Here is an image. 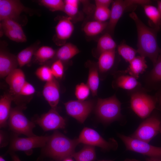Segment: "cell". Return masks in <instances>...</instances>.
Listing matches in <instances>:
<instances>
[{
  "label": "cell",
  "instance_id": "obj_44",
  "mask_svg": "<svg viewBox=\"0 0 161 161\" xmlns=\"http://www.w3.org/2000/svg\"><path fill=\"white\" fill-rule=\"evenodd\" d=\"M157 8L160 12L161 16V0H158L157 1Z\"/></svg>",
  "mask_w": 161,
  "mask_h": 161
},
{
  "label": "cell",
  "instance_id": "obj_10",
  "mask_svg": "<svg viewBox=\"0 0 161 161\" xmlns=\"http://www.w3.org/2000/svg\"><path fill=\"white\" fill-rule=\"evenodd\" d=\"M67 114L81 123H83L94 106L92 101L71 100L64 104Z\"/></svg>",
  "mask_w": 161,
  "mask_h": 161
},
{
  "label": "cell",
  "instance_id": "obj_40",
  "mask_svg": "<svg viewBox=\"0 0 161 161\" xmlns=\"http://www.w3.org/2000/svg\"><path fill=\"white\" fill-rule=\"evenodd\" d=\"M113 1L111 0H95V6H100L109 7Z\"/></svg>",
  "mask_w": 161,
  "mask_h": 161
},
{
  "label": "cell",
  "instance_id": "obj_11",
  "mask_svg": "<svg viewBox=\"0 0 161 161\" xmlns=\"http://www.w3.org/2000/svg\"><path fill=\"white\" fill-rule=\"evenodd\" d=\"M34 122L45 131L64 129L66 126L65 120L55 109L51 108L47 113L37 118Z\"/></svg>",
  "mask_w": 161,
  "mask_h": 161
},
{
  "label": "cell",
  "instance_id": "obj_28",
  "mask_svg": "<svg viewBox=\"0 0 161 161\" xmlns=\"http://www.w3.org/2000/svg\"><path fill=\"white\" fill-rule=\"evenodd\" d=\"M37 46L33 45L23 49L16 57L18 65L21 67L29 63L36 51Z\"/></svg>",
  "mask_w": 161,
  "mask_h": 161
},
{
  "label": "cell",
  "instance_id": "obj_13",
  "mask_svg": "<svg viewBox=\"0 0 161 161\" xmlns=\"http://www.w3.org/2000/svg\"><path fill=\"white\" fill-rule=\"evenodd\" d=\"M72 18L63 16L58 21L55 27V41L56 43L62 46L70 38L74 30Z\"/></svg>",
  "mask_w": 161,
  "mask_h": 161
},
{
  "label": "cell",
  "instance_id": "obj_46",
  "mask_svg": "<svg viewBox=\"0 0 161 161\" xmlns=\"http://www.w3.org/2000/svg\"><path fill=\"white\" fill-rule=\"evenodd\" d=\"M124 161H140L139 160H136L135 159H128Z\"/></svg>",
  "mask_w": 161,
  "mask_h": 161
},
{
  "label": "cell",
  "instance_id": "obj_25",
  "mask_svg": "<svg viewBox=\"0 0 161 161\" xmlns=\"http://www.w3.org/2000/svg\"><path fill=\"white\" fill-rule=\"evenodd\" d=\"M116 46V44L111 34L106 32L98 39L97 49L100 54L105 52L114 50Z\"/></svg>",
  "mask_w": 161,
  "mask_h": 161
},
{
  "label": "cell",
  "instance_id": "obj_26",
  "mask_svg": "<svg viewBox=\"0 0 161 161\" xmlns=\"http://www.w3.org/2000/svg\"><path fill=\"white\" fill-rule=\"evenodd\" d=\"M72 157L76 161H93L96 158L95 148L86 145L78 152H75Z\"/></svg>",
  "mask_w": 161,
  "mask_h": 161
},
{
  "label": "cell",
  "instance_id": "obj_39",
  "mask_svg": "<svg viewBox=\"0 0 161 161\" xmlns=\"http://www.w3.org/2000/svg\"><path fill=\"white\" fill-rule=\"evenodd\" d=\"M35 92V88L33 86L26 81L20 90L19 95L29 96L33 94Z\"/></svg>",
  "mask_w": 161,
  "mask_h": 161
},
{
  "label": "cell",
  "instance_id": "obj_22",
  "mask_svg": "<svg viewBox=\"0 0 161 161\" xmlns=\"http://www.w3.org/2000/svg\"><path fill=\"white\" fill-rule=\"evenodd\" d=\"M115 58V50L103 52L100 54L97 64L99 70L105 72L113 66Z\"/></svg>",
  "mask_w": 161,
  "mask_h": 161
},
{
  "label": "cell",
  "instance_id": "obj_15",
  "mask_svg": "<svg viewBox=\"0 0 161 161\" xmlns=\"http://www.w3.org/2000/svg\"><path fill=\"white\" fill-rule=\"evenodd\" d=\"M2 28L5 35L10 40L17 42L27 41L26 36L21 25L15 20H5L2 23Z\"/></svg>",
  "mask_w": 161,
  "mask_h": 161
},
{
  "label": "cell",
  "instance_id": "obj_33",
  "mask_svg": "<svg viewBox=\"0 0 161 161\" xmlns=\"http://www.w3.org/2000/svg\"><path fill=\"white\" fill-rule=\"evenodd\" d=\"M151 81L156 83L161 81V54L157 58V60L154 65V67L151 71L149 75Z\"/></svg>",
  "mask_w": 161,
  "mask_h": 161
},
{
  "label": "cell",
  "instance_id": "obj_37",
  "mask_svg": "<svg viewBox=\"0 0 161 161\" xmlns=\"http://www.w3.org/2000/svg\"><path fill=\"white\" fill-rule=\"evenodd\" d=\"M90 91V90L87 84L82 83L76 86L75 95L78 100L84 101L89 96Z\"/></svg>",
  "mask_w": 161,
  "mask_h": 161
},
{
  "label": "cell",
  "instance_id": "obj_27",
  "mask_svg": "<svg viewBox=\"0 0 161 161\" xmlns=\"http://www.w3.org/2000/svg\"><path fill=\"white\" fill-rule=\"evenodd\" d=\"M137 79L130 75H122L118 77L116 80L117 86L125 89H133L139 84Z\"/></svg>",
  "mask_w": 161,
  "mask_h": 161
},
{
  "label": "cell",
  "instance_id": "obj_41",
  "mask_svg": "<svg viewBox=\"0 0 161 161\" xmlns=\"http://www.w3.org/2000/svg\"><path fill=\"white\" fill-rule=\"evenodd\" d=\"M5 134L2 131H0V147H2L6 145L4 142L5 141Z\"/></svg>",
  "mask_w": 161,
  "mask_h": 161
},
{
  "label": "cell",
  "instance_id": "obj_9",
  "mask_svg": "<svg viewBox=\"0 0 161 161\" xmlns=\"http://www.w3.org/2000/svg\"><path fill=\"white\" fill-rule=\"evenodd\" d=\"M49 136H37L20 137L15 136L10 142V150L12 151H22L30 154L33 148L44 147Z\"/></svg>",
  "mask_w": 161,
  "mask_h": 161
},
{
  "label": "cell",
  "instance_id": "obj_3",
  "mask_svg": "<svg viewBox=\"0 0 161 161\" xmlns=\"http://www.w3.org/2000/svg\"><path fill=\"white\" fill-rule=\"evenodd\" d=\"M121 106L120 102L115 95L106 99L98 98L95 113L102 121L110 123L121 117Z\"/></svg>",
  "mask_w": 161,
  "mask_h": 161
},
{
  "label": "cell",
  "instance_id": "obj_19",
  "mask_svg": "<svg viewBox=\"0 0 161 161\" xmlns=\"http://www.w3.org/2000/svg\"><path fill=\"white\" fill-rule=\"evenodd\" d=\"M13 100L12 94H6L2 96L0 99V126L5 127L7 124L11 110V103Z\"/></svg>",
  "mask_w": 161,
  "mask_h": 161
},
{
  "label": "cell",
  "instance_id": "obj_50",
  "mask_svg": "<svg viewBox=\"0 0 161 161\" xmlns=\"http://www.w3.org/2000/svg\"><path fill=\"white\" fill-rule=\"evenodd\" d=\"M159 132L161 134V126L160 127V131H159Z\"/></svg>",
  "mask_w": 161,
  "mask_h": 161
},
{
  "label": "cell",
  "instance_id": "obj_8",
  "mask_svg": "<svg viewBox=\"0 0 161 161\" xmlns=\"http://www.w3.org/2000/svg\"><path fill=\"white\" fill-rule=\"evenodd\" d=\"M118 136L124 144L126 150L141 154L149 157H161V147L122 134Z\"/></svg>",
  "mask_w": 161,
  "mask_h": 161
},
{
  "label": "cell",
  "instance_id": "obj_43",
  "mask_svg": "<svg viewBox=\"0 0 161 161\" xmlns=\"http://www.w3.org/2000/svg\"><path fill=\"white\" fill-rule=\"evenodd\" d=\"M146 161H161V157H149L146 159Z\"/></svg>",
  "mask_w": 161,
  "mask_h": 161
},
{
  "label": "cell",
  "instance_id": "obj_38",
  "mask_svg": "<svg viewBox=\"0 0 161 161\" xmlns=\"http://www.w3.org/2000/svg\"><path fill=\"white\" fill-rule=\"evenodd\" d=\"M54 77L61 78L64 73V65L61 61L58 60L52 64L50 68Z\"/></svg>",
  "mask_w": 161,
  "mask_h": 161
},
{
  "label": "cell",
  "instance_id": "obj_6",
  "mask_svg": "<svg viewBox=\"0 0 161 161\" xmlns=\"http://www.w3.org/2000/svg\"><path fill=\"white\" fill-rule=\"evenodd\" d=\"M77 139L79 143L97 146L105 150L116 149L118 146L117 141L114 139L107 141L95 130L88 127L83 129Z\"/></svg>",
  "mask_w": 161,
  "mask_h": 161
},
{
  "label": "cell",
  "instance_id": "obj_35",
  "mask_svg": "<svg viewBox=\"0 0 161 161\" xmlns=\"http://www.w3.org/2000/svg\"><path fill=\"white\" fill-rule=\"evenodd\" d=\"M110 15V10L109 7L95 6L94 18L95 20L105 22L109 19Z\"/></svg>",
  "mask_w": 161,
  "mask_h": 161
},
{
  "label": "cell",
  "instance_id": "obj_36",
  "mask_svg": "<svg viewBox=\"0 0 161 161\" xmlns=\"http://www.w3.org/2000/svg\"><path fill=\"white\" fill-rule=\"evenodd\" d=\"M37 77L46 82L52 81L54 78L50 68L43 66L38 68L36 71Z\"/></svg>",
  "mask_w": 161,
  "mask_h": 161
},
{
  "label": "cell",
  "instance_id": "obj_34",
  "mask_svg": "<svg viewBox=\"0 0 161 161\" xmlns=\"http://www.w3.org/2000/svg\"><path fill=\"white\" fill-rule=\"evenodd\" d=\"M40 3L52 11H63L64 6V1L62 0H41Z\"/></svg>",
  "mask_w": 161,
  "mask_h": 161
},
{
  "label": "cell",
  "instance_id": "obj_4",
  "mask_svg": "<svg viewBox=\"0 0 161 161\" xmlns=\"http://www.w3.org/2000/svg\"><path fill=\"white\" fill-rule=\"evenodd\" d=\"M157 97L144 92H137L131 95L130 105L131 109L139 117L142 119L149 117L156 108Z\"/></svg>",
  "mask_w": 161,
  "mask_h": 161
},
{
  "label": "cell",
  "instance_id": "obj_32",
  "mask_svg": "<svg viewBox=\"0 0 161 161\" xmlns=\"http://www.w3.org/2000/svg\"><path fill=\"white\" fill-rule=\"evenodd\" d=\"M64 6L63 11L68 16L72 18L78 12L79 1L78 0H64Z\"/></svg>",
  "mask_w": 161,
  "mask_h": 161
},
{
  "label": "cell",
  "instance_id": "obj_45",
  "mask_svg": "<svg viewBox=\"0 0 161 161\" xmlns=\"http://www.w3.org/2000/svg\"><path fill=\"white\" fill-rule=\"evenodd\" d=\"M62 161H74L72 158V157L67 158L64 159Z\"/></svg>",
  "mask_w": 161,
  "mask_h": 161
},
{
  "label": "cell",
  "instance_id": "obj_16",
  "mask_svg": "<svg viewBox=\"0 0 161 161\" xmlns=\"http://www.w3.org/2000/svg\"><path fill=\"white\" fill-rule=\"evenodd\" d=\"M42 94L51 108L56 109L59 100L60 92L58 83L54 78L52 81L46 82Z\"/></svg>",
  "mask_w": 161,
  "mask_h": 161
},
{
  "label": "cell",
  "instance_id": "obj_7",
  "mask_svg": "<svg viewBox=\"0 0 161 161\" xmlns=\"http://www.w3.org/2000/svg\"><path fill=\"white\" fill-rule=\"evenodd\" d=\"M161 126V120L152 115L142 122L130 137L148 143L159 132Z\"/></svg>",
  "mask_w": 161,
  "mask_h": 161
},
{
  "label": "cell",
  "instance_id": "obj_48",
  "mask_svg": "<svg viewBox=\"0 0 161 161\" xmlns=\"http://www.w3.org/2000/svg\"><path fill=\"white\" fill-rule=\"evenodd\" d=\"M0 161H6V160L2 156H0Z\"/></svg>",
  "mask_w": 161,
  "mask_h": 161
},
{
  "label": "cell",
  "instance_id": "obj_47",
  "mask_svg": "<svg viewBox=\"0 0 161 161\" xmlns=\"http://www.w3.org/2000/svg\"><path fill=\"white\" fill-rule=\"evenodd\" d=\"M159 101L160 105L161 106V91L160 92V97H159Z\"/></svg>",
  "mask_w": 161,
  "mask_h": 161
},
{
  "label": "cell",
  "instance_id": "obj_31",
  "mask_svg": "<svg viewBox=\"0 0 161 161\" xmlns=\"http://www.w3.org/2000/svg\"><path fill=\"white\" fill-rule=\"evenodd\" d=\"M117 51L120 55L127 62L129 63L136 57L137 52L135 50L124 42L120 44L117 47Z\"/></svg>",
  "mask_w": 161,
  "mask_h": 161
},
{
  "label": "cell",
  "instance_id": "obj_5",
  "mask_svg": "<svg viewBox=\"0 0 161 161\" xmlns=\"http://www.w3.org/2000/svg\"><path fill=\"white\" fill-rule=\"evenodd\" d=\"M8 124L10 129L16 133L23 134L28 137L36 135L33 132L35 123L26 117L20 108L11 109Z\"/></svg>",
  "mask_w": 161,
  "mask_h": 161
},
{
  "label": "cell",
  "instance_id": "obj_2",
  "mask_svg": "<svg viewBox=\"0 0 161 161\" xmlns=\"http://www.w3.org/2000/svg\"><path fill=\"white\" fill-rule=\"evenodd\" d=\"M79 144L77 139L72 140L57 131L49 136L43 152L46 156L57 161L72 157L75 149Z\"/></svg>",
  "mask_w": 161,
  "mask_h": 161
},
{
  "label": "cell",
  "instance_id": "obj_17",
  "mask_svg": "<svg viewBox=\"0 0 161 161\" xmlns=\"http://www.w3.org/2000/svg\"><path fill=\"white\" fill-rule=\"evenodd\" d=\"M5 81L9 86L12 94L18 95L26 82L25 75L21 69L16 68L8 74Z\"/></svg>",
  "mask_w": 161,
  "mask_h": 161
},
{
  "label": "cell",
  "instance_id": "obj_20",
  "mask_svg": "<svg viewBox=\"0 0 161 161\" xmlns=\"http://www.w3.org/2000/svg\"><path fill=\"white\" fill-rule=\"evenodd\" d=\"M145 58L141 56H136L129 63V65L125 72L137 79L140 74L143 73L147 67Z\"/></svg>",
  "mask_w": 161,
  "mask_h": 161
},
{
  "label": "cell",
  "instance_id": "obj_30",
  "mask_svg": "<svg viewBox=\"0 0 161 161\" xmlns=\"http://www.w3.org/2000/svg\"><path fill=\"white\" fill-rule=\"evenodd\" d=\"M55 54V51L52 47L44 46L37 49L34 55L38 61L44 62L52 58Z\"/></svg>",
  "mask_w": 161,
  "mask_h": 161
},
{
  "label": "cell",
  "instance_id": "obj_24",
  "mask_svg": "<svg viewBox=\"0 0 161 161\" xmlns=\"http://www.w3.org/2000/svg\"><path fill=\"white\" fill-rule=\"evenodd\" d=\"M108 22L96 20L89 21L85 24L83 30L85 34L89 36L98 35L106 28Z\"/></svg>",
  "mask_w": 161,
  "mask_h": 161
},
{
  "label": "cell",
  "instance_id": "obj_23",
  "mask_svg": "<svg viewBox=\"0 0 161 161\" xmlns=\"http://www.w3.org/2000/svg\"><path fill=\"white\" fill-rule=\"evenodd\" d=\"M98 70L97 65L93 63H89L87 84L93 96L97 95L99 85Z\"/></svg>",
  "mask_w": 161,
  "mask_h": 161
},
{
  "label": "cell",
  "instance_id": "obj_21",
  "mask_svg": "<svg viewBox=\"0 0 161 161\" xmlns=\"http://www.w3.org/2000/svg\"><path fill=\"white\" fill-rule=\"evenodd\" d=\"M78 47L71 43H66L60 47L56 52L58 60L61 61H68L80 52Z\"/></svg>",
  "mask_w": 161,
  "mask_h": 161
},
{
  "label": "cell",
  "instance_id": "obj_29",
  "mask_svg": "<svg viewBox=\"0 0 161 161\" xmlns=\"http://www.w3.org/2000/svg\"><path fill=\"white\" fill-rule=\"evenodd\" d=\"M143 6L146 15L154 25L155 29L158 30L161 25V16L158 8L149 4Z\"/></svg>",
  "mask_w": 161,
  "mask_h": 161
},
{
  "label": "cell",
  "instance_id": "obj_14",
  "mask_svg": "<svg viewBox=\"0 0 161 161\" xmlns=\"http://www.w3.org/2000/svg\"><path fill=\"white\" fill-rule=\"evenodd\" d=\"M131 0H116L113 1L110 10V15L106 28L107 32L113 33L115 27L124 11L129 7L132 6Z\"/></svg>",
  "mask_w": 161,
  "mask_h": 161
},
{
  "label": "cell",
  "instance_id": "obj_42",
  "mask_svg": "<svg viewBox=\"0 0 161 161\" xmlns=\"http://www.w3.org/2000/svg\"><path fill=\"white\" fill-rule=\"evenodd\" d=\"M10 154L12 161H21L18 157L14 153L11 152Z\"/></svg>",
  "mask_w": 161,
  "mask_h": 161
},
{
  "label": "cell",
  "instance_id": "obj_18",
  "mask_svg": "<svg viewBox=\"0 0 161 161\" xmlns=\"http://www.w3.org/2000/svg\"><path fill=\"white\" fill-rule=\"evenodd\" d=\"M18 65L17 58L7 52L0 51V76L1 78L6 77Z\"/></svg>",
  "mask_w": 161,
  "mask_h": 161
},
{
  "label": "cell",
  "instance_id": "obj_1",
  "mask_svg": "<svg viewBox=\"0 0 161 161\" xmlns=\"http://www.w3.org/2000/svg\"><path fill=\"white\" fill-rule=\"evenodd\" d=\"M129 16L134 21L137 28V52L141 56L148 57L154 65L161 54V48L158 45L157 39V30L146 26L134 12L130 13Z\"/></svg>",
  "mask_w": 161,
  "mask_h": 161
},
{
  "label": "cell",
  "instance_id": "obj_12",
  "mask_svg": "<svg viewBox=\"0 0 161 161\" xmlns=\"http://www.w3.org/2000/svg\"><path fill=\"white\" fill-rule=\"evenodd\" d=\"M25 9L19 0H0V20L7 19L15 20Z\"/></svg>",
  "mask_w": 161,
  "mask_h": 161
},
{
  "label": "cell",
  "instance_id": "obj_49",
  "mask_svg": "<svg viewBox=\"0 0 161 161\" xmlns=\"http://www.w3.org/2000/svg\"><path fill=\"white\" fill-rule=\"evenodd\" d=\"M98 161H113L112 160H100Z\"/></svg>",
  "mask_w": 161,
  "mask_h": 161
}]
</instances>
